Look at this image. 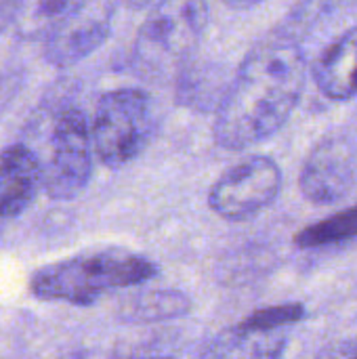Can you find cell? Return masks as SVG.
I'll return each instance as SVG.
<instances>
[{"mask_svg": "<svg viewBox=\"0 0 357 359\" xmlns=\"http://www.w3.org/2000/svg\"><path fill=\"white\" fill-rule=\"evenodd\" d=\"M307 82L299 42L269 34L242 59L215 111V143L229 151L255 147L276 135L297 109Z\"/></svg>", "mask_w": 357, "mask_h": 359, "instance_id": "6da1fadb", "label": "cell"}, {"mask_svg": "<svg viewBox=\"0 0 357 359\" xmlns=\"http://www.w3.org/2000/svg\"><path fill=\"white\" fill-rule=\"evenodd\" d=\"M158 273V265L141 255L105 248L84 252L34 271L29 290L42 301L93 305L103 292L139 286Z\"/></svg>", "mask_w": 357, "mask_h": 359, "instance_id": "7a4b0ae2", "label": "cell"}, {"mask_svg": "<svg viewBox=\"0 0 357 359\" xmlns=\"http://www.w3.org/2000/svg\"><path fill=\"white\" fill-rule=\"evenodd\" d=\"M208 25L206 0H160L141 23L130 67L143 80H168L194 57Z\"/></svg>", "mask_w": 357, "mask_h": 359, "instance_id": "3957f363", "label": "cell"}, {"mask_svg": "<svg viewBox=\"0 0 357 359\" xmlns=\"http://www.w3.org/2000/svg\"><path fill=\"white\" fill-rule=\"evenodd\" d=\"M156 135L151 97L137 86H122L101 95L93 116V151L107 168H122L137 160Z\"/></svg>", "mask_w": 357, "mask_h": 359, "instance_id": "277c9868", "label": "cell"}, {"mask_svg": "<svg viewBox=\"0 0 357 359\" xmlns=\"http://www.w3.org/2000/svg\"><path fill=\"white\" fill-rule=\"evenodd\" d=\"M42 166V189L53 200H72L93 175V139L82 109L63 105L55 114L48 156Z\"/></svg>", "mask_w": 357, "mask_h": 359, "instance_id": "5b68a950", "label": "cell"}, {"mask_svg": "<svg viewBox=\"0 0 357 359\" xmlns=\"http://www.w3.org/2000/svg\"><path fill=\"white\" fill-rule=\"evenodd\" d=\"M282 189V170L267 156H250L225 170L208 191V206L225 221H246L271 206Z\"/></svg>", "mask_w": 357, "mask_h": 359, "instance_id": "8992f818", "label": "cell"}, {"mask_svg": "<svg viewBox=\"0 0 357 359\" xmlns=\"http://www.w3.org/2000/svg\"><path fill=\"white\" fill-rule=\"evenodd\" d=\"M114 0H82L44 38V61L72 67L90 57L112 34Z\"/></svg>", "mask_w": 357, "mask_h": 359, "instance_id": "52a82bcc", "label": "cell"}, {"mask_svg": "<svg viewBox=\"0 0 357 359\" xmlns=\"http://www.w3.org/2000/svg\"><path fill=\"white\" fill-rule=\"evenodd\" d=\"M357 181V149L345 135H326L309 151L301 170V191L311 204L343 200Z\"/></svg>", "mask_w": 357, "mask_h": 359, "instance_id": "ba28073f", "label": "cell"}, {"mask_svg": "<svg viewBox=\"0 0 357 359\" xmlns=\"http://www.w3.org/2000/svg\"><path fill=\"white\" fill-rule=\"evenodd\" d=\"M42 189L40 158L32 147L13 143L0 151V219L23 215Z\"/></svg>", "mask_w": 357, "mask_h": 359, "instance_id": "9c48e42d", "label": "cell"}, {"mask_svg": "<svg viewBox=\"0 0 357 359\" xmlns=\"http://www.w3.org/2000/svg\"><path fill=\"white\" fill-rule=\"evenodd\" d=\"M314 80L332 101L357 97V25L341 34L316 61Z\"/></svg>", "mask_w": 357, "mask_h": 359, "instance_id": "30bf717a", "label": "cell"}, {"mask_svg": "<svg viewBox=\"0 0 357 359\" xmlns=\"http://www.w3.org/2000/svg\"><path fill=\"white\" fill-rule=\"evenodd\" d=\"M229 80L231 76H227L223 65L191 57L175 74V101L198 114L217 111Z\"/></svg>", "mask_w": 357, "mask_h": 359, "instance_id": "8fae6325", "label": "cell"}, {"mask_svg": "<svg viewBox=\"0 0 357 359\" xmlns=\"http://www.w3.org/2000/svg\"><path fill=\"white\" fill-rule=\"evenodd\" d=\"M288 337L284 330H261L238 324L217 334L200 359H280Z\"/></svg>", "mask_w": 357, "mask_h": 359, "instance_id": "7c38bea8", "label": "cell"}, {"mask_svg": "<svg viewBox=\"0 0 357 359\" xmlns=\"http://www.w3.org/2000/svg\"><path fill=\"white\" fill-rule=\"evenodd\" d=\"M189 307V297L179 290H154L124 301L118 311L126 322H162L185 316Z\"/></svg>", "mask_w": 357, "mask_h": 359, "instance_id": "4fadbf2b", "label": "cell"}, {"mask_svg": "<svg viewBox=\"0 0 357 359\" xmlns=\"http://www.w3.org/2000/svg\"><path fill=\"white\" fill-rule=\"evenodd\" d=\"M82 0H23L17 15V29L27 40H44L50 29L69 15Z\"/></svg>", "mask_w": 357, "mask_h": 359, "instance_id": "5bb4252c", "label": "cell"}, {"mask_svg": "<svg viewBox=\"0 0 357 359\" xmlns=\"http://www.w3.org/2000/svg\"><path fill=\"white\" fill-rule=\"evenodd\" d=\"M353 238H357V204L332 217H326L314 225H307L295 236V244L299 248H322Z\"/></svg>", "mask_w": 357, "mask_h": 359, "instance_id": "9a60e30c", "label": "cell"}, {"mask_svg": "<svg viewBox=\"0 0 357 359\" xmlns=\"http://www.w3.org/2000/svg\"><path fill=\"white\" fill-rule=\"evenodd\" d=\"M341 2L343 0H301L284 17V21L274 29V34H278L286 40H292V42H301L318 25H322L326 19H330L328 15H332Z\"/></svg>", "mask_w": 357, "mask_h": 359, "instance_id": "2e32d148", "label": "cell"}, {"mask_svg": "<svg viewBox=\"0 0 357 359\" xmlns=\"http://www.w3.org/2000/svg\"><path fill=\"white\" fill-rule=\"evenodd\" d=\"M305 318V307L299 303H286V305H274L255 311L240 324L261 330H286L288 326L299 324Z\"/></svg>", "mask_w": 357, "mask_h": 359, "instance_id": "e0dca14e", "label": "cell"}, {"mask_svg": "<svg viewBox=\"0 0 357 359\" xmlns=\"http://www.w3.org/2000/svg\"><path fill=\"white\" fill-rule=\"evenodd\" d=\"M316 359H357V339H345L326 345Z\"/></svg>", "mask_w": 357, "mask_h": 359, "instance_id": "ac0fdd59", "label": "cell"}, {"mask_svg": "<svg viewBox=\"0 0 357 359\" xmlns=\"http://www.w3.org/2000/svg\"><path fill=\"white\" fill-rule=\"evenodd\" d=\"M23 0H0V34L17 19Z\"/></svg>", "mask_w": 357, "mask_h": 359, "instance_id": "d6986e66", "label": "cell"}, {"mask_svg": "<svg viewBox=\"0 0 357 359\" xmlns=\"http://www.w3.org/2000/svg\"><path fill=\"white\" fill-rule=\"evenodd\" d=\"M229 8H236V11H244V8H252L265 0H223Z\"/></svg>", "mask_w": 357, "mask_h": 359, "instance_id": "ffe728a7", "label": "cell"}, {"mask_svg": "<svg viewBox=\"0 0 357 359\" xmlns=\"http://www.w3.org/2000/svg\"><path fill=\"white\" fill-rule=\"evenodd\" d=\"M128 8H133V11H143V8H151L156 2H160V0H122Z\"/></svg>", "mask_w": 357, "mask_h": 359, "instance_id": "44dd1931", "label": "cell"}, {"mask_svg": "<svg viewBox=\"0 0 357 359\" xmlns=\"http://www.w3.org/2000/svg\"><path fill=\"white\" fill-rule=\"evenodd\" d=\"M162 359H168V358H162Z\"/></svg>", "mask_w": 357, "mask_h": 359, "instance_id": "7402d4cb", "label": "cell"}]
</instances>
